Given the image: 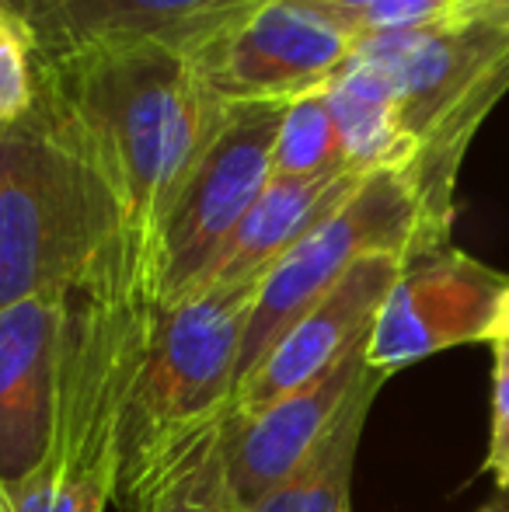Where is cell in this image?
<instances>
[{
    "mask_svg": "<svg viewBox=\"0 0 509 512\" xmlns=\"http://www.w3.org/2000/svg\"><path fill=\"white\" fill-rule=\"evenodd\" d=\"M496 338H509V286L503 293V304H499V314H496V324H492L489 342H496Z\"/></svg>",
    "mask_w": 509,
    "mask_h": 512,
    "instance_id": "23",
    "label": "cell"
},
{
    "mask_svg": "<svg viewBox=\"0 0 509 512\" xmlns=\"http://www.w3.org/2000/svg\"><path fill=\"white\" fill-rule=\"evenodd\" d=\"M478 512H509V506H503V502H485Z\"/></svg>",
    "mask_w": 509,
    "mask_h": 512,
    "instance_id": "24",
    "label": "cell"
},
{
    "mask_svg": "<svg viewBox=\"0 0 509 512\" xmlns=\"http://www.w3.org/2000/svg\"><path fill=\"white\" fill-rule=\"evenodd\" d=\"M496 370H492V436L482 471L492 474L496 488L509 495V338L492 342Z\"/></svg>",
    "mask_w": 509,
    "mask_h": 512,
    "instance_id": "21",
    "label": "cell"
},
{
    "mask_svg": "<svg viewBox=\"0 0 509 512\" xmlns=\"http://www.w3.org/2000/svg\"><path fill=\"white\" fill-rule=\"evenodd\" d=\"M258 290L262 279H241L206 286L175 304H154L140 373L119 425V509L129 506L189 439L227 415Z\"/></svg>",
    "mask_w": 509,
    "mask_h": 512,
    "instance_id": "4",
    "label": "cell"
},
{
    "mask_svg": "<svg viewBox=\"0 0 509 512\" xmlns=\"http://www.w3.org/2000/svg\"><path fill=\"white\" fill-rule=\"evenodd\" d=\"M422 251L433 248L426 241L422 203L408 171L381 168L367 175L360 192L339 213L328 216L318 230H311L293 251H286L262 279L245 328V342H241L238 384L286 335V328L318 304L360 258L401 255L408 262Z\"/></svg>",
    "mask_w": 509,
    "mask_h": 512,
    "instance_id": "5",
    "label": "cell"
},
{
    "mask_svg": "<svg viewBox=\"0 0 509 512\" xmlns=\"http://www.w3.org/2000/svg\"><path fill=\"white\" fill-rule=\"evenodd\" d=\"M363 182L367 175L360 171H339L325 178H272L269 189L238 223L231 241L213 258L196 290L241 283V279H265L286 251H293L311 230L339 213Z\"/></svg>",
    "mask_w": 509,
    "mask_h": 512,
    "instance_id": "13",
    "label": "cell"
},
{
    "mask_svg": "<svg viewBox=\"0 0 509 512\" xmlns=\"http://www.w3.org/2000/svg\"><path fill=\"white\" fill-rule=\"evenodd\" d=\"M126 209L46 95L0 126V310L74 290L119 237Z\"/></svg>",
    "mask_w": 509,
    "mask_h": 512,
    "instance_id": "3",
    "label": "cell"
},
{
    "mask_svg": "<svg viewBox=\"0 0 509 512\" xmlns=\"http://www.w3.org/2000/svg\"><path fill=\"white\" fill-rule=\"evenodd\" d=\"M387 384V373L374 370L367 384L356 391L342 418L332 425L321 446L255 509L248 512H353L349 492H353L356 457H360V439L367 429V415L374 408V398Z\"/></svg>",
    "mask_w": 509,
    "mask_h": 512,
    "instance_id": "16",
    "label": "cell"
},
{
    "mask_svg": "<svg viewBox=\"0 0 509 512\" xmlns=\"http://www.w3.org/2000/svg\"><path fill=\"white\" fill-rule=\"evenodd\" d=\"M506 286L509 276L454 244L412 255L377 314L367 345L370 370L394 377L443 349L489 342Z\"/></svg>",
    "mask_w": 509,
    "mask_h": 512,
    "instance_id": "8",
    "label": "cell"
},
{
    "mask_svg": "<svg viewBox=\"0 0 509 512\" xmlns=\"http://www.w3.org/2000/svg\"><path fill=\"white\" fill-rule=\"evenodd\" d=\"M356 42V32L339 14L297 0H265L192 49L189 60L217 102L290 105L311 91H325Z\"/></svg>",
    "mask_w": 509,
    "mask_h": 512,
    "instance_id": "7",
    "label": "cell"
},
{
    "mask_svg": "<svg viewBox=\"0 0 509 512\" xmlns=\"http://www.w3.org/2000/svg\"><path fill=\"white\" fill-rule=\"evenodd\" d=\"M35 88L91 150L150 262L164 216L231 105L203 88L189 53L154 42L102 46L35 67Z\"/></svg>",
    "mask_w": 509,
    "mask_h": 512,
    "instance_id": "1",
    "label": "cell"
},
{
    "mask_svg": "<svg viewBox=\"0 0 509 512\" xmlns=\"http://www.w3.org/2000/svg\"><path fill=\"white\" fill-rule=\"evenodd\" d=\"M457 4V11H461V7H478V4H489V0H454Z\"/></svg>",
    "mask_w": 509,
    "mask_h": 512,
    "instance_id": "26",
    "label": "cell"
},
{
    "mask_svg": "<svg viewBox=\"0 0 509 512\" xmlns=\"http://www.w3.org/2000/svg\"><path fill=\"white\" fill-rule=\"evenodd\" d=\"M367 345L272 405L258 411H227L224 467L238 512L255 509L265 495L276 492L332 432L356 391L374 373L367 363Z\"/></svg>",
    "mask_w": 509,
    "mask_h": 512,
    "instance_id": "9",
    "label": "cell"
},
{
    "mask_svg": "<svg viewBox=\"0 0 509 512\" xmlns=\"http://www.w3.org/2000/svg\"><path fill=\"white\" fill-rule=\"evenodd\" d=\"M63 349V297L0 310V499L42 467L53 443Z\"/></svg>",
    "mask_w": 509,
    "mask_h": 512,
    "instance_id": "12",
    "label": "cell"
},
{
    "mask_svg": "<svg viewBox=\"0 0 509 512\" xmlns=\"http://www.w3.org/2000/svg\"><path fill=\"white\" fill-rule=\"evenodd\" d=\"M283 112L286 105L279 102L227 108L220 133L189 171L157 230L147 262L157 304H175L196 290L248 209L269 189Z\"/></svg>",
    "mask_w": 509,
    "mask_h": 512,
    "instance_id": "6",
    "label": "cell"
},
{
    "mask_svg": "<svg viewBox=\"0 0 509 512\" xmlns=\"http://www.w3.org/2000/svg\"><path fill=\"white\" fill-rule=\"evenodd\" d=\"M325 95L335 122H339L349 171L374 175L381 168H408L412 143L401 133L391 84L374 63L353 53L332 77Z\"/></svg>",
    "mask_w": 509,
    "mask_h": 512,
    "instance_id": "15",
    "label": "cell"
},
{
    "mask_svg": "<svg viewBox=\"0 0 509 512\" xmlns=\"http://www.w3.org/2000/svg\"><path fill=\"white\" fill-rule=\"evenodd\" d=\"M405 258L367 255L325 293L286 335L265 352V359L238 384L227 411H258L286 398L297 387L311 384L339 359L356 352L374 335L387 293L398 283Z\"/></svg>",
    "mask_w": 509,
    "mask_h": 512,
    "instance_id": "11",
    "label": "cell"
},
{
    "mask_svg": "<svg viewBox=\"0 0 509 512\" xmlns=\"http://www.w3.org/2000/svg\"><path fill=\"white\" fill-rule=\"evenodd\" d=\"M457 11L454 0H374L363 11L349 18L356 39H374V35H401L415 28H429L436 21L450 18Z\"/></svg>",
    "mask_w": 509,
    "mask_h": 512,
    "instance_id": "20",
    "label": "cell"
},
{
    "mask_svg": "<svg viewBox=\"0 0 509 512\" xmlns=\"http://www.w3.org/2000/svg\"><path fill=\"white\" fill-rule=\"evenodd\" d=\"M297 4L318 7V11H328V14H339V18L349 25V18H353L356 11H363L367 4H374V0H297Z\"/></svg>",
    "mask_w": 509,
    "mask_h": 512,
    "instance_id": "22",
    "label": "cell"
},
{
    "mask_svg": "<svg viewBox=\"0 0 509 512\" xmlns=\"http://www.w3.org/2000/svg\"><path fill=\"white\" fill-rule=\"evenodd\" d=\"M265 0H21L35 67L88 49L154 42L192 53Z\"/></svg>",
    "mask_w": 509,
    "mask_h": 512,
    "instance_id": "10",
    "label": "cell"
},
{
    "mask_svg": "<svg viewBox=\"0 0 509 512\" xmlns=\"http://www.w3.org/2000/svg\"><path fill=\"white\" fill-rule=\"evenodd\" d=\"M123 512H238L224 467V418L189 439Z\"/></svg>",
    "mask_w": 509,
    "mask_h": 512,
    "instance_id": "17",
    "label": "cell"
},
{
    "mask_svg": "<svg viewBox=\"0 0 509 512\" xmlns=\"http://www.w3.org/2000/svg\"><path fill=\"white\" fill-rule=\"evenodd\" d=\"M147 258L133 234L63 293V349L53 443L0 512H105L116 499L119 425L154 314Z\"/></svg>",
    "mask_w": 509,
    "mask_h": 512,
    "instance_id": "2",
    "label": "cell"
},
{
    "mask_svg": "<svg viewBox=\"0 0 509 512\" xmlns=\"http://www.w3.org/2000/svg\"><path fill=\"white\" fill-rule=\"evenodd\" d=\"M509 91V42L482 67V74L464 88V95L450 105V112L436 122V129L419 143L408 161V178L422 203V223H426L429 248H447L450 227H454V189L457 171L475 140L478 126L489 112L503 102Z\"/></svg>",
    "mask_w": 509,
    "mask_h": 512,
    "instance_id": "14",
    "label": "cell"
},
{
    "mask_svg": "<svg viewBox=\"0 0 509 512\" xmlns=\"http://www.w3.org/2000/svg\"><path fill=\"white\" fill-rule=\"evenodd\" d=\"M339 171H349L339 122L325 91H311L286 105L272 154V178H325Z\"/></svg>",
    "mask_w": 509,
    "mask_h": 512,
    "instance_id": "18",
    "label": "cell"
},
{
    "mask_svg": "<svg viewBox=\"0 0 509 512\" xmlns=\"http://www.w3.org/2000/svg\"><path fill=\"white\" fill-rule=\"evenodd\" d=\"M0 7H7V11L18 14V18H21V0H0Z\"/></svg>",
    "mask_w": 509,
    "mask_h": 512,
    "instance_id": "25",
    "label": "cell"
},
{
    "mask_svg": "<svg viewBox=\"0 0 509 512\" xmlns=\"http://www.w3.org/2000/svg\"><path fill=\"white\" fill-rule=\"evenodd\" d=\"M35 49L18 14L0 7V126L18 122L35 105Z\"/></svg>",
    "mask_w": 509,
    "mask_h": 512,
    "instance_id": "19",
    "label": "cell"
}]
</instances>
